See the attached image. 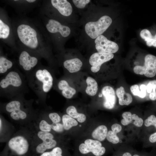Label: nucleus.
I'll return each instance as SVG.
<instances>
[{
    "instance_id": "1",
    "label": "nucleus",
    "mask_w": 156,
    "mask_h": 156,
    "mask_svg": "<svg viewBox=\"0 0 156 156\" xmlns=\"http://www.w3.org/2000/svg\"><path fill=\"white\" fill-rule=\"evenodd\" d=\"M48 67L38 65L26 75L27 84L38 97L39 101L45 105L48 93L52 88L54 79Z\"/></svg>"
},
{
    "instance_id": "2",
    "label": "nucleus",
    "mask_w": 156,
    "mask_h": 156,
    "mask_svg": "<svg viewBox=\"0 0 156 156\" xmlns=\"http://www.w3.org/2000/svg\"><path fill=\"white\" fill-rule=\"evenodd\" d=\"M25 76L16 68L2 76L0 79V96L11 99L29 92Z\"/></svg>"
},
{
    "instance_id": "3",
    "label": "nucleus",
    "mask_w": 156,
    "mask_h": 156,
    "mask_svg": "<svg viewBox=\"0 0 156 156\" xmlns=\"http://www.w3.org/2000/svg\"><path fill=\"white\" fill-rule=\"evenodd\" d=\"M24 94H19L10 99L8 102L1 103V110L16 121L23 120L30 116L36 115L37 112L32 107L33 99L26 100Z\"/></svg>"
},
{
    "instance_id": "4",
    "label": "nucleus",
    "mask_w": 156,
    "mask_h": 156,
    "mask_svg": "<svg viewBox=\"0 0 156 156\" xmlns=\"http://www.w3.org/2000/svg\"><path fill=\"white\" fill-rule=\"evenodd\" d=\"M112 22V18L107 15H104L96 21L87 23L85 26L86 34L91 38L96 39L104 33Z\"/></svg>"
},
{
    "instance_id": "5",
    "label": "nucleus",
    "mask_w": 156,
    "mask_h": 156,
    "mask_svg": "<svg viewBox=\"0 0 156 156\" xmlns=\"http://www.w3.org/2000/svg\"><path fill=\"white\" fill-rule=\"evenodd\" d=\"M18 36L21 41L30 49H36L38 45L36 31L28 25L21 24L17 29Z\"/></svg>"
},
{
    "instance_id": "6",
    "label": "nucleus",
    "mask_w": 156,
    "mask_h": 156,
    "mask_svg": "<svg viewBox=\"0 0 156 156\" xmlns=\"http://www.w3.org/2000/svg\"><path fill=\"white\" fill-rule=\"evenodd\" d=\"M31 143L27 136L22 134L16 135L11 138L7 143L8 148L18 155L25 154L28 151Z\"/></svg>"
},
{
    "instance_id": "7",
    "label": "nucleus",
    "mask_w": 156,
    "mask_h": 156,
    "mask_svg": "<svg viewBox=\"0 0 156 156\" xmlns=\"http://www.w3.org/2000/svg\"><path fill=\"white\" fill-rule=\"evenodd\" d=\"M143 66H137L133 68L137 74L143 75L148 77H154L156 74V57L151 54L146 55Z\"/></svg>"
},
{
    "instance_id": "8",
    "label": "nucleus",
    "mask_w": 156,
    "mask_h": 156,
    "mask_svg": "<svg viewBox=\"0 0 156 156\" xmlns=\"http://www.w3.org/2000/svg\"><path fill=\"white\" fill-rule=\"evenodd\" d=\"M36 135L42 142L36 146V151L39 154H42L46 150L53 148L57 144V142L54 139V136L50 132H44L39 130Z\"/></svg>"
},
{
    "instance_id": "9",
    "label": "nucleus",
    "mask_w": 156,
    "mask_h": 156,
    "mask_svg": "<svg viewBox=\"0 0 156 156\" xmlns=\"http://www.w3.org/2000/svg\"><path fill=\"white\" fill-rule=\"evenodd\" d=\"M38 59L31 56L27 51H21L18 57V64L25 76L31 72L38 65Z\"/></svg>"
},
{
    "instance_id": "10",
    "label": "nucleus",
    "mask_w": 156,
    "mask_h": 156,
    "mask_svg": "<svg viewBox=\"0 0 156 156\" xmlns=\"http://www.w3.org/2000/svg\"><path fill=\"white\" fill-rule=\"evenodd\" d=\"M95 48L98 52L113 53L116 52L119 47L115 42L109 40L103 35L95 39Z\"/></svg>"
},
{
    "instance_id": "11",
    "label": "nucleus",
    "mask_w": 156,
    "mask_h": 156,
    "mask_svg": "<svg viewBox=\"0 0 156 156\" xmlns=\"http://www.w3.org/2000/svg\"><path fill=\"white\" fill-rule=\"evenodd\" d=\"M113 53L102 52H96L91 55L89 62L92 66L91 71L93 73H96L99 70L101 65L113 58Z\"/></svg>"
},
{
    "instance_id": "12",
    "label": "nucleus",
    "mask_w": 156,
    "mask_h": 156,
    "mask_svg": "<svg viewBox=\"0 0 156 156\" xmlns=\"http://www.w3.org/2000/svg\"><path fill=\"white\" fill-rule=\"evenodd\" d=\"M46 27L50 33H59L64 37L68 36L71 33L70 28L68 26L62 25L59 22L55 20H49Z\"/></svg>"
},
{
    "instance_id": "13",
    "label": "nucleus",
    "mask_w": 156,
    "mask_h": 156,
    "mask_svg": "<svg viewBox=\"0 0 156 156\" xmlns=\"http://www.w3.org/2000/svg\"><path fill=\"white\" fill-rule=\"evenodd\" d=\"M101 92L105 99L104 107L109 109L113 108L116 102V96L114 89L110 86H106L103 88Z\"/></svg>"
},
{
    "instance_id": "14",
    "label": "nucleus",
    "mask_w": 156,
    "mask_h": 156,
    "mask_svg": "<svg viewBox=\"0 0 156 156\" xmlns=\"http://www.w3.org/2000/svg\"><path fill=\"white\" fill-rule=\"evenodd\" d=\"M53 6L57 9L62 15L68 16L73 11V8L70 3L66 0H52Z\"/></svg>"
},
{
    "instance_id": "15",
    "label": "nucleus",
    "mask_w": 156,
    "mask_h": 156,
    "mask_svg": "<svg viewBox=\"0 0 156 156\" xmlns=\"http://www.w3.org/2000/svg\"><path fill=\"white\" fill-rule=\"evenodd\" d=\"M123 119L121 121V124L124 126H126L132 123L135 126L140 127L143 125L144 121L143 119L135 114H132L129 112H124L122 115Z\"/></svg>"
},
{
    "instance_id": "16",
    "label": "nucleus",
    "mask_w": 156,
    "mask_h": 156,
    "mask_svg": "<svg viewBox=\"0 0 156 156\" xmlns=\"http://www.w3.org/2000/svg\"><path fill=\"white\" fill-rule=\"evenodd\" d=\"M57 87L62 95L66 99L71 98L76 93V90L70 87L64 79L59 81L57 84Z\"/></svg>"
},
{
    "instance_id": "17",
    "label": "nucleus",
    "mask_w": 156,
    "mask_h": 156,
    "mask_svg": "<svg viewBox=\"0 0 156 156\" xmlns=\"http://www.w3.org/2000/svg\"><path fill=\"white\" fill-rule=\"evenodd\" d=\"M64 68L70 73H73L79 71L83 65L80 59L75 58L65 60L63 63Z\"/></svg>"
},
{
    "instance_id": "18",
    "label": "nucleus",
    "mask_w": 156,
    "mask_h": 156,
    "mask_svg": "<svg viewBox=\"0 0 156 156\" xmlns=\"http://www.w3.org/2000/svg\"><path fill=\"white\" fill-rule=\"evenodd\" d=\"M79 150L82 154H86L91 152L95 156H102L106 152V149L103 146L97 148H90L83 143L79 145Z\"/></svg>"
},
{
    "instance_id": "19",
    "label": "nucleus",
    "mask_w": 156,
    "mask_h": 156,
    "mask_svg": "<svg viewBox=\"0 0 156 156\" xmlns=\"http://www.w3.org/2000/svg\"><path fill=\"white\" fill-rule=\"evenodd\" d=\"M116 93L118 98L119 103L121 105H128L131 103L133 99L131 95L125 92L124 88L121 86L117 89Z\"/></svg>"
},
{
    "instance_id": "20",
    "label": "nucleus",
    "mask_w": 156,
    "mask_h": 156,
    "mask_svg": "<svg viewBox=\"0 0 156 156\" xmlns=\"http://www.w3.org/2000/svg\"><path fill=\"white\" fill-rule=\"evenodd\" d=\"M15 68L14 67L13 63L12 61L4 56H0V75L1 76L4 75Z\"/></svg>"
},
{
    "instance_id": "21",
    "label": "nucleus",
    "mask_w": 156,
    "mask_h": 156,
    "mask_svg": "<svg viewBox=\"0 0 156 156\" xmlns=\"http://www.w3.org/2000/svg\"><path fill=\"white\" fill-rule=\"evenodd\" d=\"M107 132V127L104 125H101L93 131L92 133V136L94 139L102 141L106 138Z\"/></svg>"
},
{
    "instance_id": "22",
    "label": "nucleus",
    "mask_w": 156,
    "mask_h": 156,
    "mask_svg": "<svg viewBox=\"0 0 156 156\" xmlns=\"http://www.w3.org/2000/svg\"><path fill=\"white\" fill-rule=\"evenodd\" d=\"M87 86L86 89V93L90 96H94L97 93L98 88V84L96 81L92 77H88L86 80Z\"/></svg>"
},
{
    "instance_id": "23",
    "label": "nucleus",
    "mask_w": 156,
    "mask_h": 156,
    "mask_svg": "<svg viewBox=\"0 0 156 156\" xmlns=\"http://www.w3.org/2000/svg\"><path fill=\"white\" fill-rule=\"evenodd\" d=\"M66 112L67 114L74 118L76 119L79 122H83L86 120V116L83 114L77 112L76 108L73 106L68 107L66 109Z\"/></svg>"
},
{
    "instance_id": "24",
    "label": "nucleus",
    "mask_w": 156,
    "mask_h": 156,
    "mask_svg": "<svg viewBox=\"0 0 156 156\" xmlns=\"http://www.w3.org/2000/svg\"><path fill=\"white\" fill-rule=\"evenodd\" d=\"M62 121L64 129L68 130L78 124L77 122L68 114H64L62 117Z\"/></svg>"
},
{
    "instance_id": "25",
    "label": "nucleus",
    "mask_w": 156,
    "mask_h": 156,
    "mask_svg": "<svg viewBox=\"0 0 156 156\" xmlns=\"http://www.w3.org/2000/svg\"><path fill=\"white\" fill-rule=\"evenodd\" d=\"M139 86L137 85L131 86L130 90L132 94L134 96H138L142 98H144L146 94V87L145 85L142 84Z\"/></svg>"
},
{
    "instance_id": "26",
    "label": "nucleus",
    "mask_w": 156,
    "mask_h": 156,
    "mask_svg": "<svg viewBox=\"0 0 156 156\" xmlns=\"http://www.w3.org/2000/svg\"><path fill=\"white\" fill-rule=\"evenodd\" d=\"M10 29L9 26L0 20V38L6 39L10 34Z\"/></svg>"
},
{
    "instance_id": "27",
    "label": "nucleus",
    "mask_w": 156,
    "mask_h": 156,
    "mask_svg": "<svg viewBox=\"0 0 156 156\" xmlns=\"http://www.w3.org/2000/svg\"><path fill=\"white\" fill-rule=\"evenodd\" d=\"M38 128L39 130L44 132H50L52 130L51 124L44 119H42L39 121Z\"/></svg>"
},
{
    "instance_id": "28",
    "label": "nucleus",
    "mask_w": 156,
    "mask_h": 156,
    "mask_svg": "<svg viewBox=\"0 0 156 156\" xmlns=\"http://www.w3.org/2000/svg\"><path fill=\"white\" fill-rule=\"evenodd\" d=\"M106 138L109 142L114 144H117L119 142V139L117 133L112 131H108Z\"/></svg>"
},
{
    "instance_id": "29",
    "label": "nucleus",
    "mask_w": 156,
    "mask_h": 156,
    "mask_svg": "<svg viewBox=\"0 0 156 156\" xmlns=\"http://www.w3.org/2000/svg\"><path fill=\"white\" fill-rule=\"evenodd\" d=\"M84 143L90 148H97L102 146L101 143L97 140L88 139L84 141Z\"/></svg>"
},
{
    "instance_id": "30",
    "label": "nucleus",
    "mask_w": 156,
    "mask_h": 156,
    "mask_svg": "<svg viewBox=\"0 0 156 156\" xmlns=\"http://www.w3.org/2000/svg\"><path fill=\"white\" fill-rule=\"evenodd\" d=\"M75 6L77 8L82 9L90 2V0H73L72 1Z\"/></svg>"
},
{
    "instance_id": "31",
    "label": "nucleus",
    "mask_w": 156,
    "mask_h": 156,
    "mask_svg": "<svg viewBox=\"0 0 156 156\" xmlns=\"http://www.w3.org/2000/svg\"><path fill=\"white\" fill-rule=\"evenodd\" d=\"M144 124L146 127L153 125L156 128V117L153 115L150 116L145 120Z\"/></svg>"
},
{
    "instance_id": "32",
    "label": "nucleus",
    "mask_w": 156,
    "mask_h": 156,
    "mask_svg": "<svg viewBox=\"0 0 156 156\" xmlns=\"http://www.w3.org/2000/svg\"><path fill=\"white\" fill-rule=\"evenodd\" d=\"M48 117L52 122L55 123H60L61 118L60 115L57 113L55 112H50L48 115Z\"/></svg>"
},
{
    "instance_id": "33",
    "label": "nucleus",
    "mask_w": 156,
    "mask_h": 156,
    "mask_svg": "<svg viewBox=\"0 0 156 156\" xmlns=\"http://www.w3.org/2000/svg\"><path fill=\"white\" fill-rule=\"evenodd\" d=\"M52 129L57 133H62L64 129L63 124L60 123H55L52 122L51 124Z\"/></svg>"
},
{
    "instance_id": "34",
    "label": "nucleus",
    "mask_w": 156,
    "mask_h": 156,
    "mask_svg": "<svg viewBox=\"0 0 156 156\" xmlns=\"http://www.w3.org/2000/svg\"><path fill=\"white\" fill-rule=\"evenodd\" d=\"M140 36L141 37L144 39L146 42L153 37L150 31L148 29H143L141 31Z\"/></svg>"
},
{
    "instance_id": "35",
    "label": "nucleus",
    "mask_w": 156,
    "mask_h": 156,
    "mask_svg": "<svg viewBox=\"0 0 156 156\" xmlns=\"http://www.w3.org/2000/svg\"><path fill=\"white\" fill-rule=\"evenodd\" d=\"M147 92L149 93L152 91H156V80H153L149 81L146 86Z\"/></svg>"
},
{
    "instance_id": "36",
    "label": "nucleus",
    "mask_w": 156,
    "mask_h": 156,
    "mask_svg": "<svg viewBox=\"0 0 156 156\" xmlns=\"http://www.w3.org/2000/svg\"><path fill=\"white\" fill-rule=\"evenodd\" d=\"M111 128L112 131L116 133L120 132L122 129L121 125L117 123L113 124L111 126Z\"/></svg>"
},
{
    "instance_id": "37",
    "label": "nucleus",
    "mask_w": 156,
    "mask_h": 156,
    "mask_svg": "<svg viewBox=\"0 0 156 156\" xmlns=\"http://www.w3.org/2000/svg\"><path fill=\"white\" fill-rule=\"evenodd\" d=\"M40 156H60L53 149L49 152H45Z\"/></svg>"
},
{
    "instance_id": "38",
    "label": "nucleus",
    "mask_w": 156,
    "mask_h": 156,
    "mask_svg": "<svg viewBox=\"0 0 156 156\" xmlns=\"http://www.w3.org/2000/svg\"><path fill=\"white\" fill-rule=\"evenodd\" d=\"M149 140L151 143L156 142V132L151 134L149 138Z\"/></svg>"
},
{
    "instance_id": "39",
    "label": "nucleus",
    "mask_w": 156,
    "mask_h": 156,
    "mask_svg": "<svg viewBox=\"0 0 156 156\" xmlns=\"http://www.w3.org/2000/svg\"><path fill=\"white\" fill-rule=\"evenodd\" d=\"M149 97L150 99L152 100H154L156 99V91H153L150 93Z\"/></svg>"
},
{
    "instance_id": "40",
    "label": "nucleus",
    "mask_w": 156,
    "mask_h": 156,
    "mask_svg": "<svg viewBox=\"0 0 156 156\" xmlns=\"http://www.w3.org/2000/svg\"><path fill=\"white\" fill-rule=\"evenodd\" d=\"M133 155L130 151H124L122 152L121 154H119V156H132Z\"/></svg>"
},
{
    "instance_id": "41",
    "label": "nucleus",
    "mask_w": 156,
    "mask_h": 156,
    "mask_svg": "<svg viewBox=\"0 0 156 156\" xmlns=\"http://www.w3.org/2000/svg\"><path fill=\"white\" fill-rule=\"evenodd\" d=\"M153 37L149 39L146 42V44L148 46L150 47L153 46Z\"/></svg>"
},
{
    "instance_id": "42",
    "label": "nucleus",
    "mask_w": 156,
    "mask_h": 156,
    "mask_svg": "<svg viewBox=\"0 0 156 156\" xmlns=\"http://www.w3.org/2000/svg\"><path fill=\"white\" fill-rule=\"evenodd\" d=\"M153 46L156 47V38L153 37Z\"/></svg>"
},
{
    "instance_id": "43",
    "label": "nucleus",
    "mask_w": 156,
    "mask_h": 156,
    "mask_svg": "<svg viewBox=\"0 0 156 156\" xmlns=\"http://www.w3.org/2000/svg\"><path fill=\"white\" fill-rule=\"evenodd\" d=\"M132 156H146L145 154H143L135 153L133 154Z\"/></svg>"
},
{
    "instance_id": "44",
    "label": "nucleus",
    "mask_w": 156,
    "mask_h": 156,
    "mask_svg": "<svg viewBox=\"0 0 156 156\" xmlns=\"http://www.w3.org/2000/svg\"><path fill=\"white\" fill-rule=\"evenodd\" d=\"M27 1L29 3H33L36 1L35 0H27Z\"/></svg>"
},
{
    "instance_id": "45",
    "label": "nucleus",
    "mask_w": 156,
    "mask_h": 156,
    "mask_svg": "<svg viewBox=\"0 0 156 156\" xmlns=\"http://www.w3.org/2000/svg\"><path fill=\"white\" fill-rule=\"evenodd\" d=\"M154 37L155 38H156V34H155V36H154Z\"/></svg>"
}]
</instances>
